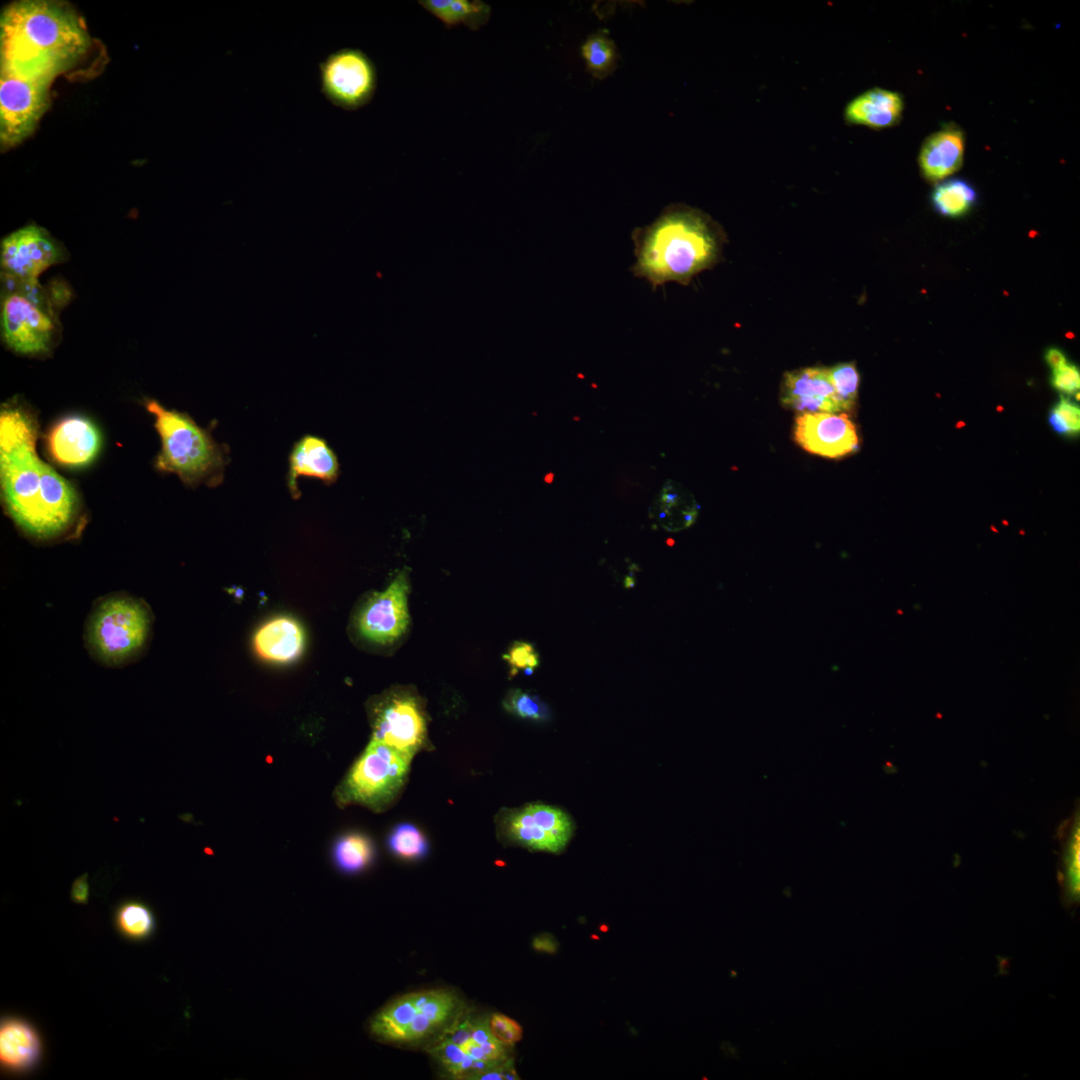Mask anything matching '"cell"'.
<instances>
[{
	"instance_id": "6da1fadb",
	"label": "cell",
	"mask_w": 1080,
	"mask_h": 1080,
	"mask_svg": "<svg viewBox=\"0 0 1080 1080\" xmlns=\"http://www.w3.org/2000/svg\"><path fill=\"white\" fill-rule=\"evenodd\" d=\"M37 422L20 404L0 415V481L6 512L28 537L49 542L74 535L81 504L74 487L36 451Z\"/></svg>"
},
{
	"instance_id": "7a4b0ae2",
	"label": "cell",
	"mask_w": 1080,
	"mask_h": 1080,
	"mask_svg": "<svg viewBox=\"0 0 1080 1080\" xmlns=\"http://www.w3.org/2000/svg\"><path fill=\"white\" fill-rule=\"evenodd\" d=\"M91 46L84 22L67 3L22 0L0 18L1 70L52 82L73 68Z\"/></svg>"
},
{
	"instance_id": "3957f363",
	"label": "cell",
	"mask_w": 1080,
	"mask_h": 1080,
	"mask_svg": "<svg viewBox=\"0 0 1080 1080\" xmlns=\"http://www.w3.org/2000/svg\"><path fill=\"white\" fill-rule=\"evenodd\" d=\"M636 261L632 273L654 289L668 282L688 285L719 259L723 236L703 213L684 206L667 208L655 221L632 233Z\"/></svg>"
},
{
	"instance_id": "277c9868",
	"label": "cell",
	"mask_w": 1080,
	"mask_h": 1080,
	"mask_svg": "<svg viewBox=\"0 0 1080 1080\" xmlns=\"http://www.w3.org/2000/svg\"><path fill=\"white\" fill-rule=\"evenodd\" d=\"M154 614L148 603L127 592L98 598L84 625V645L99 665L121 668L138 661L151 642Z\"/></svg>"
},
{
	"instance_id": "5b68a950",
	"label": "cell",
	"mask_w": 1080,
	"mask_h": 1080,
	"mask_svg": "<svg viewBox=\"0 0 1080 1080\" xmlns=\"http://www.w3.org/2000/svg\"><path fill=\"white\" fill-rule=\"evenodd\" d=\"M145 407L155 418L161 440L156 468L176 474L189 487L218 484L226 460L223 448L211 434L189 415L166 409L155 400H147Z\"/></svg>"
},
{
	"instance_id": "8992f818",
	"label": "cell",
	"mask_w": 1080,
	"mask_h": 1080,
	"mask_svg": "<svg viewBox=\"0 0 1080 1080\" xmlns=\"http://www.w3.org/2000/svg\"><path fill=\"white\" fill-rule=\"evenodd\" d=\"M412 756L371 740L338 787V802L382 810L403 786Z\"/></svg>"
},
{
	"instance_id": "52a82bcc",
	"label": "cell",
	"mask_w": 1080,
	"mask_h": 1080,
	"mask_svg": "<svg viewBox=\"0 0 1080 1080\" xmlns=\"http://www.w3.org/2000/svg\"><path fill=\"white\" fill-rule=\"evenodd\" d=\"M320 89L334 106L358 110L371 102L378 83L374 61L361 49L344 47L319 63Z\"/></svg>"
},
{
	"instance_id": "ba28073f",
	"label": "cell",
	"mask_w": 1080,
	"mask_h": 1080,
	"mask_svg": "<svg viewBox=\"0 0 1080 1080\" xmlns=\"http://www.w3.org/2000/svg\"><path fill=\"white\" fill-rule=\"evenodd\" d=\"M57 315L34 303L17 290L4 289L1 298V331L14 352L41 356L49 353L59 335Z\"/></svg>"
},
{
	"instance_id": "9c48e42d",
	"label": "cell",
	"mask_w": 1080,
	"mask_h": 1080,
	"mask_svg": "<svg viewBox=\"0 0 1080 1080\" xmlns=\"http://www.w3.org/2000/svg\"><path fill=\"white\" fill-rule=\"evenodd\" d=\"M0 76V142L10 148L35 130L49 106L51 82L3 70Z\"/></svg>"
},
{
	"instance_id": "30bf717a",
	"label": "cell",
	"mask_w": 1080,
	"mask_h": 1080,
	"mask_svg": "<svg viewBox=\"0 0 1080 1080\" xmlns=\"http://www.w3.org/2000/svg\"><path fill=\"white\" fill-rule=\"evenodd\" d=\"M66 258L63 245L37 225L20 228L1 241V275L16 280H38L43 271Z\"/></svg>"
},
{
	"instance_id": "8fae6325",
	"label": "cell",
	"mask_w": 1080,
	"mask_h": 1080,
	"mask_svg": "<svg viewBox=\"0 0 1080 1080\" xmlns=\"http://www.w3.org/2000/svg\"><path fill=\"white\" fill-rule=\"evenodd\" d=\"M408 576L400 572L382 592L373 593L360 608L356 626L366 640L386 645L396 641L409 624Z\"/></svg>"
},
{
	"instance_id": "7c38bea8",
	"label": "cell",
	"mask_w": 1080,
	"mask_h": 1080,
	"mask_svg": "<svg viewBox=\"0 0 1080 1080\" xmlns=\"http://www.w3.org/2000/svg\"><path fill=\"white\" fill-rule=\"evenodd\" d=\"M503 829L511 841L531 850L559 853L567 845L573 825L560 809L530 804L510 811L503 819Z\"/></svg>"
},
{
	"instance_id": "4fadbf2b",
	"label": "cell",
	"mask_w": 1080,
	"mask_h": 1080,
	"mask_svg": "<svg viewBox=\"0 0 1080 1080\" xmlns=\"http://www.w3.org/2000/svg\"><path fill=\"white\" fill-rule=\"evenodd\" d=\"M794 439L806 451L827 458L843 457L859 446L856 427L845 412L799 414Z\"/></svg>"
},
{
	"instance_id": "5bb4252c",
	"label": "cell",
	"mask_w": 1080,
	"mask_h": 1080,
	"mask_svg": "<svg viewBox=\"0 0 1080 1080\" xmlns=\"http://www.w3.org/2000/svg\"><path fill=\"white\" fill-rule=\"evenodd\" d=\"M425 732V720L416 700L394 695L377 708L371 740L414 755L424 742Z\"/></svg>"
},
{
	"instance_id": "9a60e30c",
	"label": "cell",
	"mask_w": 1080,
	"mask_h": 1080,
	"mask_svg": "<svg viewBox=\"0 0 1080 1080\" xmlns=\"http://www.w3.org/2000/svg\"><path fill=\"white\" fill-rule=\"evenodd\" d=\"M101 441L99 429L90 419L69 415L49 430L46 446L54 462L69 468H81L97 457Z\"/></svg>"
},
{
	"instance_id": "2e32d148",
	"label": "cell",
	"mask_w": 1080,
	"mask_h": 1080,
	"mask_svg": "<svg viewBox=\"0 0 1080 1080\" xmlns=\"http://www.w3.org/2000/svg\"><path fill=\"white\" fill-rule=\"evenodd\" d=\"M782 404L798 413H841L828 368L806 367L784 374Z\"/></svg>"
},
{
	"instance_id": "e0dca14e",
	"label": "cell",
	"mask_w": 1080,
	"mask_h": 1080,
	"mask_svg": "<svg viewBox=\"0 0 1080 1080\" xmlns=\"http://www.w3.org/2000/svg\"><path fill=\"white\" fill-rule=\"evenodd\" d=\"M338 474L337 456L324 439L306 435L294 444L287 474V486L294 498L301 495L297 484L300 476L317 478L330 484Z\"/></svg>"
},
{
	"instance_id": "ac0fdd59",
	"label": "cell",
	"mask_w": 1080,
	"mask_h": 1080,
	"mask_svg": "<svg viewBox=\"0 0 1080 1080\" xmlns=\"http://www.w3.org/2000/svg\"><path fill=\"white\" fill-rule=\"evenodd\" d=\"M305 635L301 625L288 616L265 622L253 638L255 653L264 661L285 664L297 659L303 649Z\"/></svg>"
},
{
	"instance_id": "d6986e66",
	"label": "cell",
	"mask_w": 1080,
	"mask_h": 1080,
	"mask_svg": "<svg viewBox=\"0 0 1080 1080\" xmlns=\"http://www.w3.org/2000/svg\"><path fill=\"white\" fill-rule=\"evenodd\" d=\"M963 154L962 132L956 128H946L926 139L919 154V165L924 177L936 182L961 167Z\"/></svg>"
},
{
	"instance_id": "ffe728a7",
	"label": "cell",
	"mask_w": 1080,
	"mask_h": 1080,
	"mask_svg": "<svg viewBox=\"0 0 1080 1080\" xmlns=\"http://www.w3.org/2000/svg\"><path fill=\"white\" fill-rule=\"evenodd\" d=\"M903 111V99L897 92L872 88L848 103L844 116L848 123L871 128L896 124Z\"/></svg>"
},
{
	"instance_id": "44dd1931",
	"label": "cell",
	"mask_w": 1080,
	"mask_h": 1080,
	"mask_svg": "<svg viewBox=\"0 0 1080 1080\" xmlns=\"http://www.w3.org/2000/svg\"><path fill=\"white\" fill-rule=\"evenodd\" d=\"M698 516L693 494L680 483L667 480L649 507V517L668 532L692 526Z\"/></svg>"
},
{
	"instance_id": "7402d4cb",
	"label": "cell",
	"mask_w": 1080,
	"mask_h": 1080,
	"mask_svg": "<svg viewBox=\"0 0 1080 1080\" xmlns=\"http://www.w3.org/2000/svg\"><path fill=\"white\" fill-rule=\"evenodd\" d=\"M40 1043L34 1029L24 1021L10 1019L0 1029V1060L6 1067L22 1070L38 1058Z\"/></svg>"
},
{
	"instance_id": "603a6c76",
	"label": "cell",
	"mask_w": 1080,
	"mask_h": 1080,
	"mask_svg": "<svg viewBox=\"0 0 1080 1080\" xmlns=\"http://www.w3.org/2000/svg\"><path fill=\"white\" fill-rule=\"evenodd\" d=\"M418 3L447 28L463 24L477 30L491 15L490 5L479 0H420Z\"/></svg>"
},
{
	"instance_id": "cb8c5ba5",
	"label": "cell",
	"mask_w": 1080,
	"mask_h": 1080,
	"mask_svg": "<svg viewBox=\"0 0 1080 1080\" xmlns=\"http://www.w3.org/2000/svg\"><path fill=\"white\" fill-rule=\"evenodd\" d=\"M418 1012L414 993L404 995L382 1008L371 1020L372 1033L388 1042H403L405 1032Z\"/></svg>"
},
{
	"instance_id": "d4e9b609",
	"label": "cell",
	"mask_w": 1080,
	"mask_h": 1080,
	"mask_svg": "<svg viewBox=\"0 0 1080 1080\" xmlns=\"http://www.w3.org/2000/svg\"><path fill=\"white\" fill-rule=\"evenodd\" d=\"M976 199L975 189L962 179L941 182L932 193V203L936 211L949 217L965 214L975 204Z\"/></svg>"
},
{
	"instance_id": "484cf974",
	"label": "cell",
	"mask_w": 1080,
	"mask_h": 1080,
	"mask_svg": "<svg viewBox=\"0 0 1080 1080\" xmlns=\"http://www.w3.org/2000/svg\"><path fill=\"white\" fill-rule=\"evenodd\" d=\"M373 856L370 840L360 834L340 838L334 846V860L344 871L356 872L366 867Z\"/></svg>"
},
{
	"instance_id": "4316f807",
	"label": "cell",
	"mask_w": 1080,
	"mask_h": 1080,
	"mask_svg": "<svg viewBox=\"0 0 1080 1080\" xmlns=\"http://www.w3.org/2000/svg\"><path fill=\"white\" fill-rule=\"evenodd\" d=\"M118 928L129 938L144 939L154 929V916L151 910L140 901H127L116 912Z\"/></svg>"
},
{
	"instance_id": "83f0119b",
	"label": "cell",
	"mask_w": 1080,
	"mask_h": 1080,
	"mask_svg": "<svg viewBox=\"0 0 1080 1080\" xmlns=\"http://www.w3.org/2000/svg\"><path fill=\"white\" fill-rule=\"evenodd\" d=\"M830 380L842 412L855 405L860 383V376L854 363H840L828 368Z\"/></svg>"
},
{
	"instance_id": "f1b7e54d",
	"label": "cell",
	"mask_w": 1080,
	"mask_h": 1080,
	"mask_svg": "<svg viewBox=\"0 0 1080 1080\" xmlns=\"http://www.w3.org/2000/svg\"><path fill=\"white\" fill-rule=\"evenodd\" d=\"M582 54L595 75L607 74L615 63L613 42L602 34L593 35L582 46Z\"/></svg>"
},
{
	"instance_id": "f546056e",
	"label": "cell",
	"mask_w": 1080,
	"mask_h": 1080,
	"mask_svg": "<svg viewBox=\"0 0 1080 1080\" xmlns=\"http://www.w3.org/2000/svg\"><path fill=\"white\" fill-rule=\"evenodd\" d=\"M453 1076H465L471 1072L473 1059L465 1054L460 1045L442 1039L429 1050Z\"/></svg>"
},
{
	"instance_id": "4dcf8cb0",
	"label": "cell",
	"mask_w": 1080,
	"mask_h": 1080,
	"mask_svg": "<svg viewBox=\"0 0 1080 1080\" xmlns=\"http://www.w3.org/2000/svg\"><path fill=\"white\" fill-rule=\"evenodd\" d=\"M389 842L393 852L402 858H417L426 850L424 836L410 824L399 825L393 831Z\"/></svg>"
},
{
	"instance_id": "1f68e13d",
	"label": "cell",
	"mask_w": 1080,
	"mask_h": 1080,
	"mask_svg": "<svg viewBox=\"0 0 1080 1080\" xmlns=\"http://www.w3.org/2000/svg\"><path fill=\"white\" fill-rule=\"evenodd\" d=\"M503 704L509 712L522 718L544 721L549 716L548 708L537 696L519 689L510 691Z\"/></svg>"
},
{
	"instance_id": "d6a6232c",
	"label": "cell",
	"mask_w": 1080,
	"mask_h": 1080,
	"mask_svg": "<svg viewBox=\"0 0 1080 1080\" xmlns=\"http://www.w3.org/2000/svg\"><path fill=\"white\" fill-rule=\"evenodd\" d=\"M1074 819L1066 843L1065 875L1068 892L1075 897L1079 893V817Z\"/></svg>"
},
{
	"instance_id": "836d02e7",
	"label": "cell",
	"mask_w": 1080,
	"mask_h": 1080,
	"mask_svg": "<svg viewBox=\"0 0 1080 1080\" xmlns=\"http://www.w3.org/2000/svg\"><path fill=\"white\" fill-rule=\"evenodd\" d=\"M1049 422L1053 429L1062 435H1073L1080 430V409L1070 400L1062 397L1051 410Z\"/></svg>"
},
{
	"instance_id": "e575fe53",
	"label": "cell",
	"mask_w": 1080,
	"mask_h": 1080,
	"mask_svg": "<svg viewBox=\"0 0 1080 1080\" xmlns=\"http://www.w3.org/2000/svg\"><path fill=\"white\" fill-rule=\"evenodd\" d=\"M503 658L511 666V676L520 670L531 674L539 664V657L535 648L527 642H515Z\"/></svg>"
},
{
	"instance_id": "d590c367",
	"label": "cell",
	"mask_w": 1080,
	"mask_h": 1080,
	"mask_svg": "<svg viewBox=\"0 0 1080 1080\" xmlns=\"http://www.w3.org/2000/svg\"><path fill=\"white\" fill-rule=\"evenodd\" d=\"M489 1026L494 1037L504 1045H514L522 1038L521 1026L503 1014H493Z\"/></svg>"
},
{
	"instance_id": "8d00e7d4",
	"label": "cell",
	"mask_w": 1080,
	"mask_h": 1080,
	"mask_svg": "<svg viewBox=\"0 0 1080 1080\" xmlns=\"http://www.w3.org/2000/svg\"><path fill=\"white\" fill-rule=\"evenodd\" d=\"M1052 386L1064 393L1073 394L1080 387V373L1075 365L1066 363L1054 369L1051 379Z\"/></svg>"
},
{
	"instance_id": "74e56055",
	"label": "cell",
	"mask_w": 1080,
	"mask_h": 1080,
	"mask_svg": "<svg viewBox=\"0 0 1080 1080\" xmlns=\"http://www.w3.org/2000/svg\"><path fill=\"white\" fill-rule=\"evenodd\" d=\"M472 1029L473 1023H471L469 1020H465L462 1023H459L451 1029L447 1030L441 1038L450 1040L458 1045H461L466 1040L471 1038Z\"/></svg>"
},
{
	"instance_id": "f35d334b",
	"label": "cell",
	"mask_w": 1080,
	"mask_h": 1080,
	"mask_svg": "<svg viewBox=\"0 0 1080 1080\" xmlns=\"http://www.w3.org/2000/svg\"><path fill=\"white\" fill-rule=\"evenodd\" d=\"M50 299L56 310L66 305L70 299L71 291L67 284L60 281L53 283L48 288Z\"/></svg>"
},
{
	"instance_id": "ab89813d",
	"label": "cell",
	"mask_w": 1080,
	"mask_h": 1080,
	"mask_svg": "<svg viewBox=\"0 0 1080 1080\" xmlns=\"http://www.w3.org/2000/svg\"><path fill=\"white\" fill-rule=\"evenodd\" d=\"M485 1058L489 1061L504 1062L506 1060V1050L504 1044L497 1039L486 1041L480 1044Z\"/></svg>"
},
{
	"instance_id": "60d3db41",
	"label": "cell",
	"mask_w": 1080,
	"mask_h": 1080,
	"mask_svg": "<svg viewBox=\"0 0 1080 1080\" xmlns=\"http://www.w3.org/2000/svg\"><path fill=\"white\" fill-rule=\"evenodd\" d=\"M71 899L79 904H86L89 899V883L87 874L78 877L72 884L70 891Z\"/></svg>"
},
{
	"instance_id": "b9f144b4",
	"label": "cell",
	"mask_w": 1080,
	"mask_h": 1080,
	"mask_svg": "<svg viewBox=\"0 0 1080 1080\" xmlns=\"http://www.w3.org/2000/svg\"><path fill=\"white\" fill-rule=\"evenodd\" d=\"M471 1038L478 1044L496 1039L490 1030L489 1021L487 1020L473 1023Z\"/></svg>"
},
{
	"instance_id": "7bdbcfd3",
	"label": "cell",
	"mask_w": 1080,
	"mask_h": 1080,
	"mask_svg": "<svg viewBox=\"0 0 1080 1080\" xmlns=\"http://www.w3.org/2000/svg\"><path fill=\"white\" fill-rule=\"evenodd\" d=\"M1046 363L1054 370L1067 363L1064 353L1057 348H1049L1045 353Z\"/></svg>"
},
{
	"instance_id": "ee69618b",
	"label": "cell",
	"mask_w": 1080,
	"mask_h": 1080,
	"mask_svg": "<svg viewBox=\"0 0 1080 1080\" xmlns=\"http://www.w3.org/2000/svg\"><path fill=\"white\" fill-rule=\"evenodd\" d=\"M460 1047L473 1060H487L480 1044L476 1043L472 1038L466 1040Z\"/></svg>"
},
{
	"instance_id": "f6af8a7d",
	"label": "cell",
	"mask_w": 1080,
	"mask_h": 1080,
	"mask_svg": "<svg viewBox=\"0 0 1080 1080\" xmlns=\"http://www.w3.org/2000/svg\"><path fill=\"white\" fill-rule=\"evenodd\" d=\"M533 946L536 950L548 953H554L557 949V943L549 935L536 937L533 941Z\"/></svg>"
},
{
	"instance_id": "bcb514c9",
	"label": "cell",
	"mask_w": 1080,
	"mask_h": 1080,
	"mask_svg": "<svg viewBox=\"0 0 1080 1080\" xmlns=\"http://www.w3.org/2000/svg\"><path fill=\"white\" fill-rule=\"evenodd\" d=\"M624 584H625L626 588H632L635 585V580H634L633 576H631V575L627 576L625 578V580H624Z\"/></svg>"
},
{
	"instance_id": "7dc6e473",
	"label": "cell",
	"mask_w": 1080,
	"mask_h": 1080,
	"mask_svg": "<svg viewBox=\"0 0 1080 1080\" xmlns=\"http://www.w3.org/2000/svg\"><path fill=\"white\" fill-rule=\"evenodd\" d=\"M608 929H609V927H608L607 924H602V925L599 926V930L602 931V932H607Z\"/></svg>"
},
{
	"instance_id": "c3c4849f",
	"label": "cell",
	"mask_w": 1080,
	"mask_h": 1080,
	"mask_svg": "<svg viewBox=\"0 0 1080 1080\" xmlns=\"http://www.w3.org/2000/svg\"><path fill=\"white\" fill-rule=\"evenodd\" d=\"M591 938H592V939H595V940H599V937H598V936H596V935H591Z\"/></svg>"
}]
</instances>
